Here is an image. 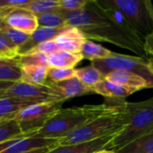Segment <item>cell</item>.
<instances>
[{"instance_id": "1", "label": "cell", "mask_w": 153, "mask_h": 153, "mask_svg": "<svg viewBox=\"0 0 153 153\" xmlns=\"http://www.w3.org/2000/svg\"><path fill=\"white\" fill-rule=\"evenodd\" d=\"M66 26L80 30L87 39L108 42L148 59L144 48L126 35L98 7L96 1H89L84 9L66 12L61 10Z\"/></svg>"}, {"instance_id": "2", "label": "cell", "mask_w": 153, "mask_h": 153, "mask_svg": "<svg viewBox=\"0 0 153 153\" xmlns=\"http://www.w3.org/2000/svg\"><path fill=\"white\" fill-rule=\"evenodd\" d=\"M125 100L106 99L103 104L60 108L32 137L59 140L73 131L106 114L119 110Z\"/></svg>"}, {"instance_id": "3", "label": "cell", "mask_w": 153, "mask_h": 153, "mask_svg": "<svg viewBox=\"0 0 153 153\" xmlns=\"http://www.w3.org/2000/svg\"><path fill=\"white\" fill-rule=\"evenodd\" d=\"M127 126L117 134L106 151L117 152L132 142L153 134V98L140 102L125 103Z\"/></svg>"}, {"instance_id": "4", "label": "cell", "mask_w": 153, "mask_h": 153, "mask_svg": "<svg viewBox=\"0 0 153 153\" xmlns=\"http://www.w3.org/2000/svg\"><path fill=\"white\" fill-rule=\"evenodd\" d=\"M125 103L119 110L103 115L59 139L58 145L81 144L120 134L127 126Z\"/></svg>"}, {"instance_id": "5", "label": "cell", "mask_w": 153, "mask_h": 153, "mask_svg": "<svg viewBox=\"0 0 153 153\" xmlns=\"http://www.w3.org/2000/svg\"><path fill=\"white\" fill-rule=\"evenodd\" d=\"M119 10L143 41L153 31V4L150 0H107Z\"/></svg>"}, {"instance_id": "6", "label": "cell", "mask_w": 153, "mask_h": 153, "mask_svg": "<svg viewBox=\"0 0 153 153\" xmlns=\"http://www.w3.org/2000/svg\"><path fill=\"white\" fill-rule=\"evenodd\" d=\"M91 65L97 68L104 77L108 74L116 71L136 74L148 81L153 88V75L148 65V59L114 53L108 58L91 61Z\"/></svg>"}, {"instance_id": "7", "label": "cell", "mask_w": 153, "mask_h": 153, "mask_svg": "<svg viewBox=\"0 0 153 153\" xmlns=\"http://www.w3.org/2000/svg\"><path fill=\"white\" fill-rule=\"evenodd\" d=\"M0 98H13L32 104L46 102H64L65 100L49 82L41 85L31 84L22 81L14 82Z\"/></svg>"}, {"instance_id": "8", "label": "cell", "mask_w": 153, "mask_h": 153, "mask_svg": "<svg viewBox=\"0 0 153 153\" xmlns=\"http://www.w3.org/2000/svg\"><path fill=\"white\" fill-rule=\"evenodd\" d=\"M61 106L62 102L31 104L20 110L13 117V120L18 124L22 134L34 135L61 108Z\"/></svg>"}, {"instance_id": "9", "label": "cell", "mask_w": 153, "mask_h": 153, "mask_svg": "<svg viewBox=\"0 0 153 153\" xmlns=\"http://www.w3.org/2000/svg\"><path fill=\"white\" fill-rule=\"evenodd\" d=\"M4 23L7 27L21 30L30 35L39 27L37 16L25 8L11 10L4 18Z\"/></svg>"}, {"instance_id": "10", "label": "cell", "mask_w": 153, "mask_h": 153, "mask_svg": "<svg viewBox=\"0 0 153 153\" xmlns=\"http://www.w3.org/2000/svg\"><path fill=\"white\" fill-rule=\"evenodd\" d=\"M100 10L113 22L117 25L126 35H127L130 39L140 44L143 47V41L137 36V34L133 30L127 19L125 15L117 8L112 6L107 0H95Z\"/></svg>"}, {"instance_id": "11", "label": "cell", "mask_w": 153, "mask_h": 153, "mask_svg": "<svg viewBox=\"0 0 153 153\" xmlns=\"http://www.w3.org/2000/svg\"><path fill=\"white\" fill-rule=\"evenodd\" d=\"M86 39H87L80 30L73 27H66L55 39V41L59 50L81 54L82 48Z\"/></svg>"}, {"instance_id": "12", "label": "cell", "mask_w": 153, "mask_h": 153, "mask_svg": "<svg viewBox=\"0 0 153 153\" xmlns=\"http://www.w3.org/2000/svg\"><path fill=\"white\" fill-rule=\"evenodd\" d=\"M105 79H107L109 82H115L117 84L122 85L129 90L134 91L135 92L143 89H149L152 88V84L146 81L142 76L130 73V72H124V71H116L108 74L105 76Z\"/></svg>"}, {"instance_id": "13", "label": "cell", "mask_w": 153, "mask_h": 153, "mask_svg": "<svg viewBox=\"0 0 153 153\" xmlns=\"http://www.w3.org/2000/svg\"><path fill=\"white\" fill-rule=\"evenodd\" d=\"M115 136H108L90 143L74 144V145H58L47 153H95L100 151H106V148L110 143Z\"/></svg>"}, {"instance_id": "14", "label": "cell", "mask_w": 153, "mask_h": 153, "mask_svg": "<svg viewBox=\"0 0 153 153\" xmlns=\"http://www.w3.org/2000/svg\"><path fill=\"white\" fill-rule=\"evenodd\" d=\"M65 28L66 27L60 28V29H52V28H46V27L39 26L38 29L30 35L29 39L22 47L18 48V56L24 55V54L30 52L39 44L42 42L55 39Z\"/></svg>"}, {"instance_id": "15", "label": "cell", "mask_w": 153, "mask_h": 153, "mask_svg": "<svg viewBox=\"0 0 153 153\" xmlns=\"http://www.w3.org/2000/svg\"><path fill=\"white\" fill-rule=\"evenodd\" d=\"M51 84L54 86V88L57 90V91L60 93V95L63 97L65 100L71 98L80 97V96L93 93L90 87L84 85L75 76L60 82H56V83L51 82Z\"/></svg>"}, {"instance_id": "16", "label": "cell", "mask_w": 153, "mask_h": 153, "mask_svg": "<svg viewBox=\"0 0 153 153\" xmlns=\"http://www.w3.org/2000/svg\"><path fill=\"white\" fill-rule=\"evenodd\" d=\"M91 89L93 93L100 94L106 99L113 100H125L126 97L135 92L134 91L129 90L122 85L109 82L107 79H103Z\"/></svg>"}, {"instance_id": "17", "label": "cell", "mask_w": 153, "mask_h": 153, "mask_svg": "<svg viewBox=\"0 0 153 153\" xmlns=\"http://www.w3.org/2000/svg\"><path fill=\"white\" fill-rule=\"evenodd\" d=\"M83 59L82 54H74L63 50L48 56V65L49 68H67L74 69V67Z\"/></svg>"}, {"instance_id": "18", "label": "cell", "mask_w": 153, "mask_h": 153, "mask_svg": "<svg viewBox=\"0 0 153 153\" xmlns=\"http://www.w3.org/2000/svg\"><path fill=\"white\" fill-rule=\"evenodd\" d=\"M32 103L13 98H0V121L12 119L22 108Z\"/></svg>"}, {"instance_id": "19", "label": "cell", "mask_w": 153, "mask_h": 153, "mask_svg": "<svg viewBox=\"0 0 153 153\" xmlns=\"http://www.w3.org/2000/svg\"><path fill=\"white\" fill-rule=\"evenodd\" d=\"M21 68L22 74L21 81L37 85L46 83L48 79V67L40 65H27L21 66Z\"/></svg>"}, {"instance_id": "20", "label": "cell", "mask_w": 153, "mask_h": 153, "mask_svg": "<svg viewBox=\"0 0 153 153\" xmlns=\"http://www.w3.org/2000/svg\"><path fill=\"white\" fill-rule=\"evenodd\" d=\"M81 54L83 59H88V60H91V62L94 60L108 58L114 54V52L102 47L100 44L94 43L93 41L90 39H86L82 48Z\"/></svg>"}, {"instance_id": "21", "label": "cell", "mask_w": 153, "mask_h": 153, "mask_svg": "<svg viewBox=\"0 0 153 153\" xmlns=\"http://www.w3.org/2000/svg\"><path fill=\"white\" fill-rule=\"evenodd\" d=\"M75 77L79 79L84 85L91 88L103 79H105L104 75L93 65H89L82 68H78L74 70Z\"/></svg>"}, {"instance_id": "22", "label": "cell", "mask_w": 153, "mask_h": 153, "mask_svg": "<svg viewBox=\"0 0 153 153\" xmlns=\"http://www.w3.org/2000/svg\"><path fill=\"white\" fill-rule=\"evenodd\" d=\"M116 153H153V134L132 142Z\"/></svg>"}, {"instance_id": "23", "label": "cell", "mask_w": 153, "mask_h": 153, "mask_svg": "<svg viewBox=\"0 0 153 153\" xmlns=\"http://www.w3.org/2000/svg\"><path fill=\"white\" fill-rule=\"evenodd\" d=\"M37 19H38L39 26L40 27L52 28V29H60V28L67 27L65 19L60 9L56 12H50V13L38 15Z\"/></svg>"}, {"instance_id": "24", "label": "cell", "mask_w": 153, "mask_h": 153, "mask_svg": "<svg viewBox=\"0 0 153 153\" xmlns=\"http://www.w3.org/2000/svg\"><path fill=\"white\" fill-rule=\"evenodd\" d=\"M22 135H25V134H22L13 118L0 121V143L19 138Z\"/></svg>"}, {"instance_id": "25", "label": "cell", "mask_w": 153, "mask_h": 153, "mask_svg": "<svg viewBox=\"0 0 153 153\" xmlns=\"http://www.w3.org/2000/svg\"><path fill=\"white\" fill-rule=\"evenodd\" d=\"M36 16L59 10L58 0H31L25 7Z\"/></svg>"}, {"instance_id": "26", "label": "cell", "mask_w": 153, "mask_h": 153, "mask_svg": "<svg viewBox=\"0 0 153 153\" xmlns=\"http://www.w3.org/2000/svg\"><path fill=\"white\" fill-rule=\"evenodd\" d=\"M18 62L20 66H27V65H40L48 67V56L37 52L31 51L30 53L18 56ZM49 68V67H48Z\"/></svg>"}, {"instance_id": "27", "label": "cell", "mask_w": 153, "mask_h": 153, "mask_svg": "<svg viewBox=\"0 0 153 153\" xmlns=\"http://www.w3.org/2000/svg\"><path fill=\"white\" fill-rule=\"evenodd\" d=\"M0 32L17 48L22 47L30 38V34H27L25 32H22L21 30L7 26L3 28L0 30Z\"/></svg>"}, {"instance_id": "28", "label": "cell", "mask_w": 153, "mask_h": 153, "mask_svg": "<svg viewBox=\"0 0 153 153\" xmlns=\"http://www.w3.org/2000/svg\"><path fill=\"white\" fill-rule=\"evenodd\" d=\"M22 68L20 65H0V81L17 82L22 80Z\"/></svg>"}, {"instance_id": "29", "label": "cell", "mask_w": 153, "mask_h": 153, "mask_svg": "<svg viewBox=\"0 0 153 153\" xmlns=\"http://www.w3.org/2000/svg\"><path fill=\"white\" fill-rule=\"evenodd\" d=\"M75 69L67 68H48V79L50 82H60L75 76Z\"/></svg>"}, {"instance_id": "30", "label": "cell", "mask_w": 153, "mask_h": 153, "mask_svg": "<svg viewBox=\"0 0 153 153\" xmlns=\"http://www.w3.org/2000/svg\"><path fill=\"white\" fill-rule=\"evenodd\" d=\"M0 56L9 59H15L18 56V48L14 47L0 32Z\"/></svg>"}, {"instance_id": "31", "label": "cell", "mask_w": 153, "mask_h": 153, "mask_svg": "<svg viewBox=\"0 0 153 153\" xmlns=\"http://www.w3.org/2000/svg\"><path fill=\"white\" fill-rule=\"evenodd\" d=\"M90 0H58V6L60 10L66 12H73L84 9Z\"/></svg>"}, {"instance_id": "32", "label": "cell", "mask_w": 153, "mask_h": 153, "mask_svg": "<svg viewBox=\"0 0 153 153\" xmlns=\"http://www.w3.org/2000/svg\"><path fill=\"white\" fill-rule=\"evenodd\" d=\"M58 50H59V48H58L55 39H51V40H48V41H45V42H42V43L39 44L31 51H37V52L42 53V54H44V55L48 56L56 53Z\"/></svg>"}, {"instance_id": "33", "label": "cell", "mask_w": 153, "mask_h": 153, "mask_svg": "<svg viewBox=\"0 0 153 153\" xmlns=\"http://www.w3.org/2000/svg\"><path fill=\"white\" fill-rule=\"evenodd\" d=\"M31 0H0V11L25 8Z\"/></svg>"}, {"instance_id": "34", "label": "cell", "mask_w": 153, "mask_h": 153, "mask_svg": "<svg viewBox=\"0 0 153 153\" xmlns=\"http://www.w3.org/2000/svg\"><path fill=\"white\" fill-rule=\"evenodd\" d=\"M143 48L147 55H151L153 56V31L144 39Z\"/></svg>"}, {"instance_id": "35", "label": "cell", "mask_w": 153, "mask_h": 153, "mask_svg": "<svg viewBox=\"0 0 153 153\" xmlns=\"http://www.w3.org/2000/svg\"><path fill=\"white\" fill-rule=\"evenodd\" d=\"M11 10H8V11H0V30L6 27L5 23H4V18L6 16V14L10 12Z\"/></svg>"}, {"instance_id": "36", "label": "cell", "mask_w": 153, "mask_h": 153, "mask_svg": "<svg viewBox=\"0 0 153 153\" xmlns=\"http://www.w3.org/2000/svg\"><path fill=\"white\" fill-rule=\"evenodd\" d=\"M53 148H43V149H39V150H34V151H31V152H29L26 153H47L49 150H51Z\"/></svg>"}, {"instance_id": "37", "label": "cell", "mask_w": 153, "mask_h": 153, "mask_svg": "<svg viewBox=\"0 0 153 153\" xmlns=\"http://www.w3.org/2000/svg\"><path fill=\"white\" fill-rule=\"evenodd\" d=\"M148 65H149V68L151 70V73L153 75V59H148Z\"/></svg>"}, {"instance_id": "38", "label": "cell", "mask_w": 153, "mask_h": 153, "mask_svg": "<svg viewBox=\"0 0 153 153\" xmlns=\"http://www.w3.org/2000/svg\"><path fill=\"white\" fill-rule=\"evenodd\" d=\"M95 153H116L115 152H112V151H100V152H98Z\"/></svg>"}]
</instances>
